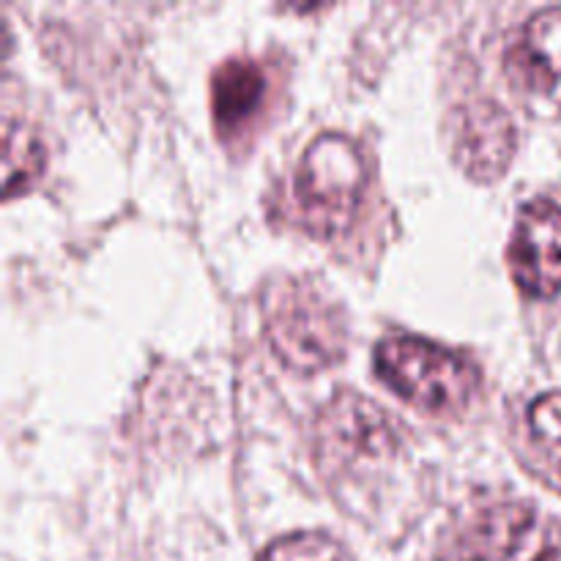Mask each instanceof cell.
<instances>
[{
    "label": "cell",
    "instance_id": "1",
    "mask_svg": "<svg viewBox=\"0 0 561 561\" xmlns=\"http://www.w3.org/2000/svg\"><path fill=\"white\" fill-rule=\"evenodd\" d=\"M266 340L274 354L299 373L334 365L348 343L345 312L327 288L285 279L266 294Z\"/></svg>",
    "mask_w": 561,
    "mask_h": 561
},
{
    "label": "cell",
    "instance_id": "2",
    "mask_svg": "<svg viewBox=\"0 0 561 561\" xmlns=\"http://www.w3.org/2000/svg\"><path fill=\"white\" fill-rule=\"evenodd\" d=\"M376 373L389 389L431 414L460 411L480 387L469 356L414 334H389L376 348Z\"/></svg>",
    "mask_w": 561,
    "mask_h": 561
},
{
    "label": "cell",
    "instance_id": "3",
    "mask_svg": "<svg viewBox=\"0 0 561 561\" xmlns=\"http://www.w3.org/2000/svg\"><path fill=\"white\" fill-rule=\"evenodd\" d=\"M367 184L365 157L351 137L327 131L307 146L294 179L299 222L312 236H337L354 219Z\"/></svg>",
    "mask_w": 561,
    "mask_h": 561
},
{
    "label": "cell",
    "instance_id": "4",
    "mask_svg": "<svg viewBox=\"0 0 561 561\" xmlns=\"http://www.w3.org/2000/svg\"><path fill=\"white\" fill-rule=\"evenodd\" d=\"M463 561H561V524L531 504L482 510L463 535Z\"/></svg>",
    "mask_w": 561,
    "mask_h": 561
},
{
    "label": "cell",
    "instance_id": "5",
    "mask_svg": "<svg viewBox=\"0 0 561 561\" xmlns=\"http://www.w3.org/2000/svg\"><path fill=\"white\" fill-rule=\"evenodd\" d=\"M510 272L526 296L551 299L561 290V206L535 197L518 208L507 250Z\"/></svg>",
    "mask_w": 561,
    "mask_h": 561
},
{
    "label": "cell",
    "instance_id": "6",
    "mask_svg": "<svg viewBox=\"0 0 561 561\" xmlns=\"http://www.w3.org/2000/svg\"><path fill=\"white\" fill-rule=\"evenodd\" d=\"M504 66L515 85L561 104V5L540 9L526 20Z\"/></svg>",
    "mask_w": 561,
    "mask_h": 561
},
{
    "label": "cell",
    "instance_id": "7",
    "mask_svg": "<svg viewBox=\"0 0 561 561\" xmlns=\"http://www.w3.org/2000/svg\"><path fill=\"white\" fill-rule=\"evenodd\" d=\"M455 151L463 170L474 179H496L515 153V124L496 102L477 99L463 104L455 129Z\"/></svg>",
    "mask_w": 561,
    "mask_h": 561
},
{
    "label": "cell",
    "instance_id": "8",
    "mask_svg": "<svg viewBox=\"0 0 561 561\" xmlns=\"http://www.w3.org/2000/svg\"><path fill=\"white\" fill-rule=\"evenodd\" d=\"M321 438L345 455H389L394 449V431L378 405L356 392H340L321 416Z\"/></svg>",
    "mask_w": 561,
    "mask_h": 561
},
{
    "label": "cell",
    "instance_id": "9",
    "mask_svg": "<svg viewBox=\"0 0 561 561\" xmlns=\"http://www.w3.org/2000/svg\"><path fill=\"white\" fill-rule=\"evenodd\" d=\"M266 77L252 58H230L211 75V113L217 129L230 135L257 113Z\"/></svg>",
    "mask_w": 561,
    "mask_h": 561
},
{
    "label": "cell",
    "instance_id": "10",
    "mask_svg": "<svg viewBox=\"0 0 561 561\" xmlns=\"http://www.w3.org/2000/svg\"><path fill=\"white\" fill-rule=\"evenodd\" d=\"M3 148H5V197H14L16 190H25L31 181L38 179V173L44 170V146L38 140V135L33 129H27L25 124H14V121H5V135H3Z\"/></svg>",
    "mask_w": 561,
    "mask_h": 561
},
{
    "label": "cell",
    "instance_id": "11",
    "mask_svg": "<svg viewBox=\"0 0 561 561\" xmlns=\"http://www.w3.org/2000/svg\"><path fill=\"white\" fill-rule=\"evenodd\" d=\"M257 561H354L337 540L321 531H294L274 540Z\"/></svg>",
    "mask_w": 561,
    "mask_h": 561
},
{
    "label": "cell",
    "instance_id": "12",
    "mask_svg": "<svg viewBox=\"0 0 561 561\" xmlns=\"http://www.w3.org/2000/svg\"><path fill=\"white\" fill-rule=\"evenodd\" d=\"M529 431L540 453L561 474V392H548L531 403Z\"/></svg>",
    "mask_w": 561,
    "mask_h": 561
}]
</instances>
